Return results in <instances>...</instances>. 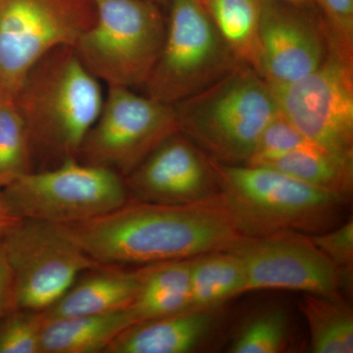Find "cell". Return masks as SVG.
Instances as JSON below:
<instances>
[{"label":"cell","instance_id":"obj_24","mask_svg":"<svg viewBox=\"0 0 353 353\" xmlns=\"http://www.w3.org/2000/svg\"><path fill=\"white\" fill-rule=\"evenodd\" d=\"M288 319L281 309L266 311L248 323L238 334L230 352L276 353L282 352L287 340Z\"/></svg>","mask_w":353,"mask_h":353},{"label":"cell","instance_id":"obj_27","mask_svg":"<svg viewBox=\"0 0 353 353\" xmlns=\"http://www.w3.org/2000/svg\"><path fill=\"white\" fill-rule=\"evenodd\" d=\"M330 41L353 55V0H315Z\"/></svg>","mask_w":353,"mask_h":353},{"label":"cell","instance_id":"obj_10","mask_svg":"<svg viewBox=\"0 0 353 353\" xmlns=\"http://www.w3.org/2000/svg\"><path fill=\"white\" fill-rule=\"evenodd\" d=\"M103 106L78 159L126 178L165 139L179 132L173 105L131 88L108 87Z\"/></svg>","mask_w":353,"mask_h":353},{"label":"cell","instance_id":"obj_4","mask_svg":"<svg viewBox=\"0 0 353 353\" xmlns=\"http://www.w3.org/2000/svg\"><path fill=\"white\" fill-rule=\"evenodd\" d=\"M173 108L179 131L228 165L248 164L260 134L279 113L270 85L246 65Z\"/></svg>","mask_w":353,"mask_h":353},{"label":"cell","instance_id":"obj_13","mask_svg":"<svg viewBox=\"0 0 353 353\" xmlns=\"http://www.w3.org/2000/svg\"><path fill=\"white\" fill-rule=\"evenodd\" d=\"M230 250L245 265V292L277 289L331 294L340 285L331 260L310 238L294 232L248 238Z\"/></svg>","mask_w":353,"mask_h":353},{"label":"cell","instance_id":"obj_28","mask_svg":"<svg viewBox=\"0 0 353 353\" xmlns=\"http://www.w3.org/2000/svg\"><path fill=\"white\" fill-rule=\"evenodd\" d=\"M311 241L318 250L324 253L338 269L339 274L352 271L353 263V222L348 221L343 226L331 232L311 236Z\"/></svg>","mask_w":353,"mask_h":353},{"label":"cell","instance_id":"obj_25","mask_svg":"<svg viewBox=\"0 0 353 353\" xmlns=\"http://www.w3.org/2000/svg\"><path fill=\"white\" fill-rule=\"evenodd\" d=\"M43 311L15 308L0 320V353H41Z\"/></svg>","mask_w":353,"mask_h":353},{"label":"cell","instance_id":"obj_22","mask_svg":"<svg viewBox=\"0 0 353 353\" xmlns=\"http://www.w3.org/2000/svg\"><path fill=\"white\" fill-rule=\"evenodd\" d=\"M241 64L256 70L261 0H202Z\"/></svg>","mask_w":353,"mask_h":353},{"label":"cell","instance_id":"obj_3","mask_svg":"<svg viewBox=\"0 0 353 353\" xmlns=\"http://www.w3.org/2000/svg\"><path fill=\"white\" fill-rule=\"evenodd\" d=\"M210 161L221 203L248 238L322 231L334 222L347 197L269 167Z\"/></svg>","mask_w":353,"mask_h":353},{"label":"cell","instance_id":"obj_11","mask_svg":"<svg viewBox=\"0 0 353 353\" xmlns=\"http://www.w3.org/2000/svg\"><path fill=\"white\" fill-rule=\"evenodd\" d=\"M12 271L16 307L43 311L74 285L82 272L102 266L57 225L21 220L0 240Z\"/></svg>","mask_w":353,"mask_h":353},{"label":"cell","instance_id":"obj_16","mask_svg":"<svg viewBox=\"0 0 353 353\" xmlns=\"http://www.w3.org/2000/svg\"><path fill=\"white\" fill-rule=\"evenodd\" d=\"M214 315L190 308L167 317L136 323L110 343L105 353H185L192 352L212 330Z\"/></svg>","mask_w":353,"mask_h":353},{"label":"cell","instance_id":"obj_26","mask_svg":"<svg viewBox=\"0 0 353 353\" xmlns=\"http://www.w3.org/2000/svg\"><path fill=\"white\" fill-rule=\"evenodd\" d=\"M311 143H312L279 111L277 115L268 123L260 134L248 164L262 165Z\"/></svg>","mask_w":353,"mask_h":353},{"label":"cell","instance_id":"obj_8","mask_svg":"<svg viewBox=\"0 0 353 353\" xmlns=\"http://www.w3.org/2000/svg\"><path fill=\"white\" fill-rule=\"evenodd\" d=\"M92 0H0V99L15 101L30 70L92 25Z\"/></svg>","mask_w":353,"mask_h":353},{"label":"cell","instance_id":"obj_18","mask_svg":"<svg viewBox=\"0 0 353 353\" xmlns=\"http://www.w3.org/2000/svg\"><path fill=\"white\" fill-rule=\"evenodd\" d=\"M190 308V260L161 262L143 269L141 290L130 307L134 324Z\"/></svg>","mask_w":353,"mask_h":353},{"label":"cell","instance_id":"obj_6","mask_svg":"<svg viewBox=\"0 0 353 353\" xmlns=\"http://www.w3.org/2000/svg\"><path fill=\"white\" fill-rule=\"evenodd\" d=\"M169 2L163 46L143 87L148 97L175 105L243 64L221 37L202 0Z\"/></svg>","mask_w":353,"mask_h":353},{"label":"cell","instance_id":"obj_20","mask_svg":"<svg viewBox=\"0 0 353 353\" xmlns=\"http://www.w3.org/2000/svg\"><path fill=\"white\" fill-rule=\"evenodd\" d=\"M259 166L282 172L318 189L348 196L352 192L353 159L308 145Z\"/></svg>","mask_w":353,"mask_h":353},{"label":"cell","instance_id":"obj_23","mask_svg":"<svg viewBox=\"0 0 353 353\" xmlns=\"http://www.w3.org/2000/svg\"><path fill=\"white\" fill-rule=\"evenodd\" d=\"M29 132L15 101L0 99V190L32 170Z\"/></svg>","mask_w":353,"mask_h":353},{"label":"cell","instance_id":"obj_19","mask_svg":"<svg viewBox=\"0 0 353 353\" xmlns=\"http://www.w3.org/2000/svg\"><path fill=\"white\" fill-rule=\"evenodd\" d=\"M245 265L232 250L190 260L192 308L212 310L228 299L245 294Z\"/></svg>","mask_w":353,"mask_h":353},{"label":"cell","instance_id":"obj_9","mask_svg":"<svg viewBox=\"0 0 353 353\" xmlns=\"http://www.w3.org/2000/svg\"><path fill=\"white\" fill-rule=\"evenodd\" d=\"M270 87L279 111L310 143L353 159V55L330 41L328 55L317 69Z\"/></svg>","mask_w":353,"mask_h":353},{"label":"cell","instance_id":"obj_14","mask_svg":"<svg viewBox=\"0 0 353 353\" xmlns=\"http://www.w3.org/2000/svg\"><path fill=\"white\" fill-rule=\"evenodd\" d=\"M138 201L185 205L218 194L210 158L180 131L165 139L125 178Z\"/></svg>","mask_w":353,"mask_h":353},{"label":"cell","instance_id":"obj_31","mask_svg":"<svg viewBox=\"0 0 353 353\" xmlns=\"http://www.w3.org/2000/svg\"><path fill=\"white\" fill-rule=\"evenodd\" d=\"M278 1L287 2L294 6L316 7L315 0H278Z\"/></svg>","mask_w":353,"mask_h":353},{"label":"cell","instance_id":"obj_30","mask_svg":"<svg viewBox=\"0 0 353 353\" xmlns=\"http://www.w3.org/2000/svg\"><path fill=\"white\" fill-rule=\"evenodd\" d=\"M20 218L14 214L0 190V240L20 223Z\"/></svg>","mask_w":353,"mask_h":353},{"label":"cell","instance_id":"obj_7","mask_svg":"<svg viewBox=\"0 0 353 353\" xmlns=\"http://www.w3.org/2000/svg\"><path fill=\"white\" fill-rule=\"evenodd\" d=\"M21 220L52 225L105 214L129 199L125 179L115 172L67 158L54 168L30 172L1 190Z\"/></svg>","mask_w":353,"mask_h":353},{"label":"cell","instance_id":"obj_5","mask_svg":"<svg viewBox=\"0 0 353 353\" xmlns=\"http://www.w3.org/2000/svg\"><path fill=\"white\" fill-rule=\"evenodd\" d=\"M94 23L73 46L79 59L108 87L143 85L163 46L166 20L150 0H92Z\"/></svg>","mask_w":353,"mask_h":353},{"label":"cell","instance_id":"obj_12","mask_svg":"<svg viewBox=\"0 0 353 353\" xmlns=\"http://www.w3.org/2000/svg\"><path fill=\"white\" fill-rule=\"evenodd\" d=\"M328 30L317 7L261 0L255 71L270 85L303 78L329 53Z\"/></svg>","mask_w":353,"mask_h":353},{"label":"cell","instance_id":"obj_32","mask_svg":"<svg viewBox=\"0 0 353 353\" xmlns=\"http://www.w3.org/2000/svg\"><path fill=\"white\" fill-rule=\"evenodd\" d=\"M150 1L153 2V3L157 4V6H160V4H163L165 2L169 1V0H150Z\"/></svg>","mask_w":353,"mask_h":353},{"label":"cell","instance_id":"obj_1","mask_svg":"<svg viewBox=\"0 0 353 353\" xmlns=\"http://www.w3.org/2000/svg\"><path fill=\"white\" fill-rule=\"evenodd\" d=\"M57 226L102 265L192 259L226 252L248 239L234 224L218 194L185 205L128 199L105 214Z\"/></svg>","mask_w":353,"mask_h":353},{"label":"cell","instance_id":"obj_21","mask_svg":"<svg viewBox=\"0 0 353 353\" xmlns=\"http://www.w3.org/2000/svg\"><path fill=\"white\" fill-rule=\"evenodd\" d=\"M301 310L308 323L313 352H353L352 311L336 292L304 294Z\"/></svg>","mask_w":353,"mask_h":353},{"label":"cell","instance_id":"obj_2","mask_svg":"<svg viewBox=\"0 0 353 353\" xmlns=\"http://www.w3.org/2000/svg\"><path fill=\"white\" fill-rule=\"evenodd\" d=\"M101 81L85 66L73 46L44 55L30 70L16 103L29 132L34 155L78 157L83 139L103 106Z\"/></svg>","mask_w":353,"mask_h":353},{"label":"cell","instance_id":"obj_17","mask_svg":"<svg viewBox=\"0 0 353 353\" xmlns=\"http://www.w3.org/2000/svg\"><path fill=\"white\" fill-rule=\"evenodd\" d=\"M134 324L130 308L105 314L46 320L41 353L105 352L125 329Z\"/></svg>","mask_w":353,"mask_h":353},{"label":"cell","instance_id":"obj_29","mask_svg":"<svg viewBox=\"0 0 353 353\" xmlns=\"http://www.w3.org/2000/svg\"><path fill=\"white\" fill-rule=\"evenodd\" d=\"M15 308L12 271L0 245V320Z\"/></svg>","mask_w":353,"mask_h":353},{"label":"cell","instance_id":"obj_15","mask_svg":"<svg viewBox=\"0 0 353 353\" xmlns=\"http://www.w3.org/2000/svg\"><path fill=\"white\" fill-rule=\"evenodd\" d=\"M141 282L143 270L126 272L116 265H102L44 309V318L52 320L125 310L136 301Z\"/></svg>","mask_w":353,"mask_h":353}]
</instances>
